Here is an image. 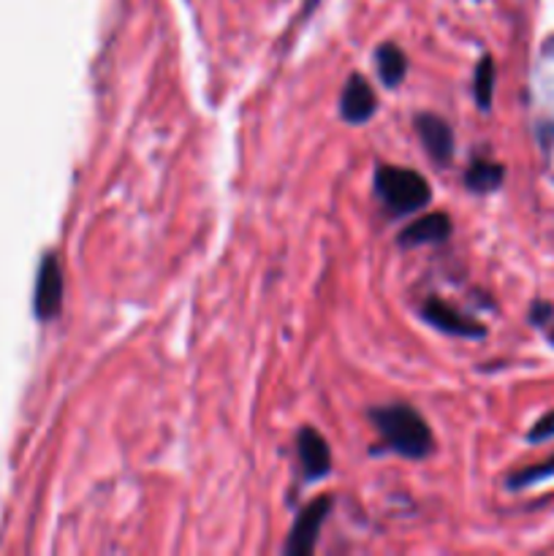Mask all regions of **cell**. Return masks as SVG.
Returning <instances> with one entry per match:
<instances>
[{
	"mask_svg": "<svg viewBox=\"0 0 554 556\" xmlns=\"http://www.w3.org/2000/svg\"><path fill=\"white\" fill-rule=\"evenodd\" d=\"M451 233V220L443 212H429V215L418 217L416 223L400 233V244L405 248H418V244H438L445 242Z\"/></svg>",
	"mask_w": 554,
	"mask_h": 556,
	"instance_id": "9",
	"label": "cell"
},
{
	"mask_svg": "<svg viewBox=\"0 0 554 556\" xmlns=\"http://www.w3.org/2000/svg\"><path fill=\"white\" fill-rule=\"evenodd\" d=\"M373 424L383 438L386 451H394L407 459H424L432 451V432L411 405L378 407L373 410Z\"/></svg>",
	"mask_w": 554,
	"mask_h": 556,
	"instance_id": "1",
	"label": "cell"
},
{
	"mask_svg": "<svg viewBox=\"0 0 554 556\" xmlns=\"http://www.w3.org/2000/svg\"><path fill=\"white\" fill-rule=\"evenodd\" d=\"M503 177H505V168L500 166V163L481 161V157H478V161H473L470 168H467L465 185L470 190H476V193H487V190L500 188Z\"/></svg>",
	"mask_w": 554,
	"mask_h": 556,
	"instance_id": "11",
	"label": "cell"
},
{
	"mask_svg": "<svg viewBox=\"0 0 554 556\" xmlns=\"http://www.w3.org/2000/svg\"><path fill=\"white\" fill-rule=\"evenodd\" d=\"M375 65H378V76L386 87H396L407 71V60L396 43H383L375 52Z\"/></svg>",
	"mask_w": 554,
	"mask_h": 556,
	"instance_id": "10",
	"label": "cell"
},
{
	"mask_svg": "<svg viewBox=\"0 0 554 556\" xmlns=\"http://www.w3.org/2000/svg\"><path fill=\"white\" fill-rule=\"evenodd\" d=\"M421 315L427 324H432L435 329L443 331V334L467 337V340H473V337H483V326H478L473 318H465L459 309L440 302V299H427L421 307Z\"/></svg>",
	"mask_w": 554,
	"mask_h": 556,
	"instance_id": "5",
	"label": "cell"
},
{
	"mask_svg": "<svg viewBox=\"0 0 554 556\" xmlns=\"http://www.w3.org/2000/svg\"><path fill=\"white\" fill-rule=\"evenodd\" d=\"M299 459H302V470L307 481H318V478L329 476L331 470V454L326 440L320 438L315 429H302L299 432Z\"/></svg>",
	"mask_w": 554,
	"mask_h": 556,
	"instance_id": "8",
	"label": "cell"
},
{
	"mask_svg": "<svg viewBox=\"0 0 554 556\" xmlns=\"http://www.w3.org/2000/svg\"><path fill=\"white\" fill-rule=\"evenodd\" d=\"M554 476V456L549 462H543V465H536V467H527V470L516 472L514 478L508 481L511 489H521V486H530V483L536 481H543V478Z\"/></svg>",
	"mask_w": 554,
	"mask_h": 556,
	"instance_id": "13",
	"label": "cell"
},
{
	"mask_svg": "<svg viewBox=\"0 0 554 556\" xmlns=\"http://www.w3.org/2000/svg\"><path fill=\"white\" fill-rule=\"evenodd\" d=\"M473 92H476L478 106L487 112L492 106V96H494V60L481 58V63L476 65V79H473Z\"/></svg>",
	"mask_w": 554,
	"mask_h": 556,
	"instance_id": "12",
	"label": "cell"
},
{
	"mask_svg": "<svg viewBox=\"0 0 554 556\" xmlns=\"http://www.w3.org/2000/svg\"><path fill=\"white\" fill-rule=\"evenodd\" d=\"M375 193L380 195V201L394 215L421 210L432 199V190H429L427 179L421 174L396 166H378V172H375Z\"/></svg>",
	"mask_w": 554,
	"mask_h": 556,
	"instance_id": "2",
	"label": "cell"
},
{
	"mask_svg": "<svg viewBox=\"0 0 554 556\" xmlns=\"http://www.w3.org/2000/svg\"><path fill=\"white\" fill-rule=\"evenodd\" d=\"M416 130L421 136V144L429 152V157L440 163V166L449 163V157L454 155V130L449 128V123L438 117V114H418Z\"/></svg>",
	"mask_w": 554,
	"mask_h": 556,
	"instance_id": "6",
	"label": "cell"
},
{
	"mask_svg": "<svg viewBox=\"0 0 554 556\" xmlns=\"http://www.w3.org/2000/svg\"><path fill=\"white\" fill-rule=\"evenodd\" d=\"M375 109H378V98H375L369 81L364 79V76L353 74L351 79H348L345 90H342V101H340L342 117H345L351 125H362L373 117Z\"/></svg>",
	"mask_w": 554,
	"mask_h": 556,
	"instance_id": "7",
	"label": "cell"
},
{
	"mask_svg": "<svg viewBox=\"0 0 554 556\" xmlns=\"http://www.w3.org/2000/svg\"><path fill=\"white\" fill-rule=\"evenodd\" d=\"M63 307V271L54 255H47L38 269V286H36V313L41 320L54 318Z\"/></svg>",
	"mask_w": 554,
	"mask_h": 556,
	"instance_id": "4",
	"label": "cell"
},
{
	"mask_svg": "<svg viewBox=\"0 0 554 556\" xmlns=\"http://www.w3.org/2000/svg\"><path fill=\"white\" fill-rule=\"evenodd\" d=\"M331 510V497H318L299 514L297 525H293L291 535H288L286 554L288 556H307L315 548V538H318L320 525L326 521Z\"/></svg>",
	"mask_w": 554,
	"mask_h": 556,
	"instance_id": "3",
	"label": "cell"
},
{
	"mask_svg": "<svg viewBox=\"0 0 554 556\" xmlns=\"http://www.w3.org/2000/svg\"><path fill=\"white\" fill-rule=\"evenodd\" d=\"M554 438V413L543 416L536 427L530 429V443H543V440Z\"/></svg>",
	"mask_w": 554,
	"mask_h": 556,
	"instance_id": "14",
	"label": "cell"
}]
</instances>
